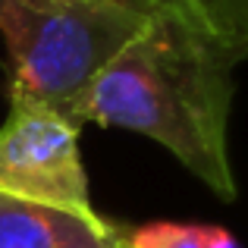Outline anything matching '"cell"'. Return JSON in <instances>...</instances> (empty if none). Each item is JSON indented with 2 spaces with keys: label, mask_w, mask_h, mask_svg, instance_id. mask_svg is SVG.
I'll use <instances>...</instances> for the list:
<instances>
[{
  "label": "cell",
  "mask_w": 248,
  "mask_h": 248,
  "mask_svg": "<svg viewBox=\"0 0 248 248\" xmlns=\"http://www.w3.org/2000/svg\"><path fill=\"white\" fill-rule=\"evenodd\" d=\"M157 0H0L10 104L76 110L91 82L148 29Z\"/></svg>",
  "instance_id": "cell-2"
},
{
  "label": "cell",
  "mask_w": 248,
  "mask_h": 248,
  "mask_svg": "<svg viewBox=\"0 0 248 248\" xmlns=\"http://www.w3.org/2000/svg\"><path fill=\"white\" fill-rule=\"evenodd\" d=\"M245 50L176 0H157L148 29L91 82L79 123L126 129L167 148L217 198H236L230 110Z\"/></svg>",
  "instance_id": "cell-1"
},
{
  "label": "cell",
  "mask_w": 248,
  "mask_h": 248,
  "mask_svg": "<svg viewBox=\"0 0 248 248\" xmlns=\"http://www.w3.org/2000/svg\"><path fill=\"white\" fill-rule=\"evenodd\" d=\"M79 129L44 107L10 104L0 126V195L97 214L79 151Z\"/></svg>",
  "instance_id": "cell-3"
},
{
  "label": "cell",
  "mask_w": 248,
  "mask_h": 248,
  "mask_svg": "<svg viewBox=\"0 0 248 248\" xmlns=\"http://www.w3.org/2000/svg\"><path fill=\"white\" fill-rule=\"evenodd\" d=\"M126 248H204V223L157 220L123 232Z\"/></svg>",
  "instance_id": "cell-5"
},
{
  "label": "cell",
  "mask_w": 248,
  "mask_h": 248,
  "mask_svg": "<svg viewBox=\"0 0 248 248\" xmlns=\"http://www.w3.org/2000/svg\"><path fill=\"white\" fill-rule=\"evenodd\" d=\"M204 248H242V245H239V239L230 230L204 223Z\"/></svg>",
  "instance_id": "cell-6"
},
{
  "label": "cell",
  "mask_w": 248,
  "mask_h": 248,
  "mask_svg": "<svg viewBox=\"0 0 248 248\" xmlns=\"http://www.w3.org/2000/svg\"><path fill=\"white\" fill-rule=\"evenodd\" d=\"M123 232L104 214H76L0 195V248H120Z\"/></svg>",
  "instance_id": "cell-4"
},
{
  "label": "cell",
  "mask_w": 248,
  "mask_h": 248,
  "mask_svg": "<svg viewBox=\"0 0 248 248\" xmlns=\"http://www.w3.org/2000/svg\"><path fill=\"white\" fill-rule=\"evenodd\" d=\"M120 248H126V245H120Z\"/></svg>",
  "instance_id": "cell-7"
}]
</instances>
